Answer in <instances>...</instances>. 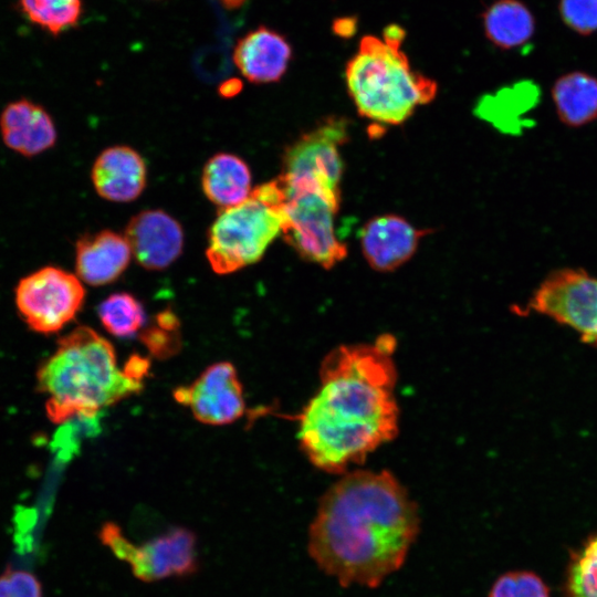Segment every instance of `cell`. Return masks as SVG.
<instances>
[{
  "mask_svg": "<svg viewBox=\"0 0 597 597\" xmlns=\"http://www.w3.org/2000/svg\"><path fill=\"white\" fill-rule=\"evenodd\" d=\"M395 345L384 334L370 344L342 345L323 359L320 387L297 417L300 446L314 467L344 474L396 437Z\"/></svg>",
  "mask_w": 597,
  "mask_h": 597,
  "instance_id": "6da1fadb",
  "label": "cell"
},
{
  "mask_svg": "<svg viewBox=\"0 0 597 597\" xmlns=\"http://www.w3.org/2000/svg\"><path fill=\"white\" fill-rule=\"evenodd\" d=\"M420 531L417 504L390 472L344 474L320 500L307 549L343 587H378L406 561Z\"/></svg>",
  "mask_w": 597,
  "mask_h": 597,
  "instance_id": "7a4b0ae2",
  "label": "cell"
},
{
  "mask_svg": "<svg viewBox=\"0 0 597 597\" xmlns=\"http://www.w3.org/2000/svg\"><path fill=\"white\" fill-rule=\"evenodd\" d=\"M148 362L132 357L121 369L113 345L94 329L78 326L57 341L36 370V389L45 395L50 421L91 418L102 408L138 392Z\"/></svg>",
  "mask_w": 597,
  "mask_h": 597,
  "instance_id": "3957f363",
  "label": "cell"
},
{
  "mask_svg": "<svg viewBox=\"0 0 597 597\" xmlns=\"http://www.w3.org/2000/svg\"><path fill=\"white\" fill-rule=\"evenodd\" d=\"M404 35L399 25L390 24L383 38L364 36L346 66V84L358 113L375 123L400 124L437 94V83L415 72L400 50Z\"/></svg>",
  "mask_w": 597,
  "mask_h": 597,
  "instance_id": "277c9868",
  "label": "cell"
},
{
  "mask_svg": "<svg viewBox=\"0 0 597 597\" xmlns=\"http://www.w3.org/2000/svg\"><path fill=\"white\" fill-rule=\"evenodd\" d=\"M284 191L277 179L252 189L239 205L222 208L208 233L207 259L218 274L258 262L282 233Z\"/></svg>",
  "mask_w": 597,
  "mask_h": 597,
  "instance_id": "5b68a950",
  "label": "cell"
},
{
  "mask_svg": "<svg viewBox=\"0 0 597 597\" xmlns=\"http://www.w3.org/2000/svg\"><path fill=\"white\" fill-rule=\"evenodd\" d=\"M284 191V240L305 260L331 269L347 254L335 232L341 195L315 187L290 186L276 178Z\"/></svg>",
  "mask_w": 597,
  "mask_h": 597,
  "instance_id": "8992f818",
  "label": "cell"
},
{
  "mask_svg": "<svg viewBox=\"0 0 597 597\" xmlns=\"http://www.w3.org/2000/svg\"><path fill=\"white\" fill-rule=\"evenodd\" d=\"M85 298L77 275L54 265L42 266L21 277L14 289L15 306L35 333L50 335L75 318Z\"/></svg>",
  "mask_w": 597,
  "mask_h": 597,
  "instance_id": "52a82bcc",
  "label": "cell"
},
{
  "mask_svg": "<svg viewBox=\"0 0 597 597\" xmlns=\"http://www.w3.org/2000/svg\"><path fill=\"white\" fill-rule=\"evenodd\" d=\"M347 137L345 119L333 117L323 122L286 148L279 178L287 185L316 187L341 195L339 148Z\"/></svg>",
  "mask_w": 597,
  "mask_h": 597,
  "instance_id": "ba28073f",
  "label": "cell"
},
{
  "mask_svg": "<svg viewBox=\"0 0 597 597\" xmlns=\"http://www.w3.org/2000/svg\"><path fill=\"white\" fill-rule=\"evenodd\" d=\"M100 537L144 582L187 575L197 567L196 537L187 528H172L138 546L124 536L118 525L107 522L102 526Z\"/></svg>",
  "mask_w": 597,
  "mask_h": 597,
  "instance_id": "9c48e42d",
  "label": "cell"
},
{
  "mask_svg": "<svg viewBox=\"0 0 597 597\" xmlns=\"http://www.w3.org/2000/svg\"><path fill=\"white\" fill-rule=\"evenodd\" d=\"M174 396L190 408L198 421L207 425L231 423L245 410L241 383L234 366L228 362L209 366L192 384L177 388Z\"/></svg>",
  "mask_w": 597,
  "mask_h": 597,
  "instance_id": "30bf717a",
  "label": "cell"
},
{
  "mask_svg": "<svg viewBox=\"0 0 597 597\" xmlns=\"http://www.w3.org/2000/svg\"><path fill=\"white\" fill-rule=\"evenodd\" d=\"M132 255L147 270H164L180 255L182 228L159 209L144 210L133 217L125 230Z\"/></svg>",
  "mask_w": 597,
  "mask_h": 597,
  "instance_id": "8fae6325",
  "label": "cell"
},
{
  "mask_svg": "<svg viewBox=\"0 0 597 597\" xmlns=\"http://www.w3.org/2000/svg\"><path fill=\"white\" fill-rule=\"evenodd\" d=\"M428 233L415 228L402 217L384 214L369 220L360 233L363 254L376 271H394L416 252L420 239Z\"/></svg>",
  "mask_w": 597,
  "mask_h": 597,
  "instance_id": "7c38bea8",
  "label": "cell"
},
{
  "mask_svg": "<svg viewBox=\"0 0 597 597\" xmlns=\"http://www.w3.org/2000/svg\"><path fill=\"white\" fill-rule=\"evenodd\" d=\"M0 136L7 148L32 158L55 145L57 132L52 116L42 105L21 97L1 111Z\"/></svg>",
  "mask_w": 597,
  "mask_h": 597,
  "instance_id": "4fadbf2b",
  "label": "cell"
},
{
  "mask_svg": "<svg viewBox=\"0 0 597 597\" xmlns=\"http://www.w3.org/2000/svg\"><path fill=\"white\" fill-rule=\"evenodd\" d=\"M92 182L104 199L115 202L133 201L140 196L147 179L143 157L128 146L103 150L92 168Z\"/></svg>",
  "mask_w": 597,
  "mask_h": 597,
  "instance_id": "5bb4252c",
  "label": "cell"
},
{
  "mask_svg": "<svg viewBox=\"0 0 597 597\" xmlns=\"http://www.w3.org/2000/svg\"><path fill=\"white\" fill-rule=\"evenodd\" d=\"M132 258L125 237L103 230L80 237L75 244V271L82 282L100 286L114 282Z\"/></svg>",
  "mask_w": 597,
  "mask_h": 597,
  "instance_id": "9a60e30c",
  "label": "cell"
},
{
  "mask_svg": "<svg viewBox=\"0 0 597 597\" xmlns=\"http://www.w3.org/2000/svg\"><path fill=\"white\" fill-rule=\"evenodd\" d=\"M291 55V46L281 34L259 27L238 41L233 62L248 81L264 84L284 75Z\"/></svg>",
  "mask_w": 597,
  "mask_h": 597,
  "instance_id": "2e32d148",
  "label": "cell"
},
{
  "mask_svg": "<svg viewBox=\"0 0 597 597\" xmlns=\"http://www.w3.org/2000/svg\"><path fill=\"white\" fill-rule=\"evenodd\" d=\"M251 180L245 161L228 153L213 155L206 163L201 176L206 197L221 209L244 201L252 191Z\"/></svg>",
  "mask_w": 597,
  "mask_h": 597,
  "instance_id": "e0dca14e",
  "label": "cell"
},
{
  "mask_svg": "<svg viewBox=\"0 0 597 597\" xmlns=\"http://www.w3.org/2000/svg\"><path fill=\"white\" fill-rule=\"evenodd\" d=\"M486 36L505 50L526 44L534 33V19L530 10L517 0H498L483 14Z\"/></svg>",
  "mask_w": 597,
  "mask_h": 597,
  "instance_id": "ac0fdd59",
  "label": "cell"
},
{
  "mask_svg": "<svg viewBox=\"0 0 597 597\" xmlns=\"http://www.w3.org/2000/svg\"><path fill=\"white\" fill-rule=\"evenodd\" d=\"M559 118L569 126H580L597 117V78L574 72L559 77L553 87Z\"/></svg>",
  "mask_w": 597,
  "mask_h": 597,
  "instance_id": "d6986e66",
  "label": "cell"
},
{
  "mask_svg": "<svg viewBox=\"0 0 597 597\" xmlns=\"http://www.w3.org/2000/svg\"><path fill=\"white\" fill-rule=\"evenodd\" d=\"M23 17L53 36L74 27L82 13V0H18Z\"/></svg>",
  "mask_w": 597,
  "mask_h": 597,
  "instance_id": "ffe728a7",
  "label": "cell"
},
{
  "mask_svg": "<svg viewBox=\"0 0 597 597\" xmlns=\"http://www.w3.org/2000/svg\"><path fill=\"white\" fill-rule=\"evenodd\" d=\"M98 316L105 329L116 337L133 336L145 322L142 304L125 292L105 298L98 306Z\"/></svg>",
  "mask_w": 597,
  "mask_h": 597,
  "instance_id": "44dd1931",
  "label": "cell"
},
{
  "mask_svg": "<svg viewBox=\"0 0 597 597\" xmlns=\"http://www.w3.org/2000/svg\"><path fill=\"white\" fill-rule=\"evenodd\" d=\"M567 589L570 597H597V535L573 556Z\"/></svg>",
  "mask_w": 597,
  "mask_h": 597,
  "instance_id": "7402d4cb",
  "label": "cell"
},
{
  "mask_svg": "<svg viewBox=\"0 0 597 597\" xmlns=\"http://www.w3.org/2000/svg\"><path fill=\"white\" fill-rule=\"evenodd\" d=\"M489 597H549L548 588L536 574L509 572L493 584Z\"/></svg>",
  "mask_w": 597,
  "mask_h": 597,
  "instance_id": "603a6c76",
  "label": "cell"
},
{
  "mask_svg": "<svg viewBox=\"0 0 597 597\" xmlns=\"http://www.w3.org/2000/svg\"><path fill=\"white\" fill-rule=\"evenodd\" d=\"M564 22L583 34L597 30V0H561Z\"/></svg>",
  "mask_w": 597,
  "mask_h": 597,
  "instance_id": "cb8c5ba5",
  "label": "cell"
},
{
  "mask_svg": "<svg viewBox=\"0 0 597 597\" xmlns=\"http://www.w3.org/2000/svg\"><path fill=\"white\" fill-rule=\"evenodd\" d=\"M0 597H42L41 584L29 572L8 569L0 575Z\"/></svg>",
  "mask_w": 597,
  "mask_h": 597,
  "instance_id": "d4e9b609",
  "label": "cell"
},
{
  "mask_svg": "<svg viewBox=\"0 0 597 597\" xmlns=\"http://www.w3.org/2000/svg\"><path fill=\"white\" fill-rule=\"evenodd\" d=\"M229 9H235L242 6L247 0H220Z\"/></svg>",
  "mask_w": 597,
  "mask_h": 597,
  "instance_id": "484cf974",
  "label": "cell"
},
{
  "mask_svg": "<svg viewBox=\"0 0 597 597\" xmlns=\"http://www.w3.org/2000/svg\"><path fill=\"white\" fill-rule=\"evenodd\" d=\"M593 345L597 346V334H596V336H595V339H594V342H593Z\"/></svg>",
  "mask_w": 597,
  "mask_h": 597,
  "instance_id": "4316f807",
  "label": "cell"
}]
</instances>
